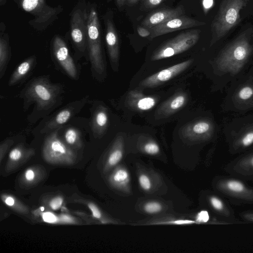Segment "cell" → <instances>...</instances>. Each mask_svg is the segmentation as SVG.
<instances>
[{
	"label": "cell",
	"mask_w": 253,
	"mask_h": 253,
	"mask_svg": "<svg viewBox=\"0 0 253 253\" xmlns=\"http://www.w3.org/2000/svg\"><path fill=\"white\" fill-rule=\"evenodd\" d=\"M5 30V25L1 22L0 25V79L4 75L11 56L9 36Z\"/></svg>",
	"instance_id": "cell-19"
},
{
	"label": "cell",
	"mask_w": 253,
	"mask_h": 253,
	"mask_svg": "<svg viewBox=\"0 0 253 253\" xmlns=\"http://www.w3.org/2000/svg\"><path fill=\"white\" fill-rule=\"evenodd\" d=\"M88 2L80 0L73 8L70 19V37L76 53L87 52Z\"/></svg>",
	"instance_id": "cell-6"
},
{
	"label": "cell",
	"mask_w": 253,
	"mask_h": 253,
	"mask_svg": "<svg viewBox=\"0 0 253 253\" xmlns=\"http://www.w3.org/2000/svg\"><path fill=\"white\" fill-rule=\"evenodd\" d=\"M64 197L59 194L48 197L45 199L42 203L51 211H56L61 209L64 204Z\"/></svg>",
	"instance_id": "cell-29"
},
{
	"label": "cell",
	"mask_w": 253,
	"mask_h": 253,
	"mask_svg": "<svg viewBox=\"0 0 253 253\" xmlns=\"http://www.w3.org/2000/svg\"><path fill=\"white\" fill-rule=\"evenodd\" d=\"M244 130L240 137V143L243 146L248 147L253 143V124Z\"/></svg>",
	"instance_id": "cell-30"
},
{
	"label": "cell",
	"mask_w": 253,
	"mask_h": 253,
	"mask_svg": "<svg viewBox=\"0 0 253 253\" xmlns=\"http://www.w3.org/2000/svg\"><path fill=\"white\" fill-rule=\"evenodd\" d=\"M111 12L107 11L103 19L105 27V42L108 55L114 70L117 69L119 59V40Z\"/></svg>",
	"instance_id": "cell-12"
},
{
	"label": "cell",
	"mask_w": 253,
	"mask_h": 253,
	"mask_svg": "<svg viewBox=\"0 0 253 253\" xmlns=\"http://www.w3.org/2000/svg\"><path fill=\"white\" fill-rule=\"evenodd\" d=\"M193 61V59H189L158 72L143 80L140 85L143 87H151L166 82L185 71Z\"/></svg>",
	"instance_id": "cell-13"
},
{
	"label": "cell",
	"mask_w": 253,
	"mask_h": 253,
	"mask_svg": "<svg viewBox=\"0 0 253 253\" xmlns=\"http://www.w3.org/2000/svg\"><path fill=\"white\" fill-rule=\"evenodd\" d=\"M14 143V141L10 138L5 139L0 143V162L1 163L2 160L4 157L7 151Z\"/></svg>",
	"instance_id": "cell-33"
},
{
	"label": "cell",
	"mask_w": 253,
	"mask_h": 253,
	"mask_svg": "<svg viewBox=\"0 0 253 253\" xmlns=\"http://www.w3.org/2000/svg\"><path fill=\"white\" fill-rule=\"evenodd\" d=\"M201 3L204 12L206 14L213 6L214 0H201Z\"/></svg>",
	"instance_id": "cell-39"
},
{
	"label": "cell",
	"mask_w": 253,
	"mask_h": 253,
	"mask_svg": "<svg viewBox=\"0 0 253 253\" xmlns=\"http://www.w3.org/2000/svg\"><path fill=\"white\" fill-rule=\"evenodd\" d=\"M0 199L4 205L19 214L26 215L30 212L29 208L11 194L2 193Z\"/></svg>",
	"instance_id": "cell-27"
},
{
	"label": "cell",
	"mask_w": 253,
	"mask_h": 253,
	"mask_svg": "<svg viewBox=\"0 0 253 253\" xmlns=\"http://www.w3.org/2000/svg\"><path fill=\"white\" fill-rule=\"evenodd\" d=\"M248 0H223L211 23V46L225 36L240 20V11Z\"/></svg>",
	"instance_id": "cell-4"
},
{
	"label": "cell",
	"mask_w": 253,
	"mask_h": 253,
	"mask_svg": "<svg viewBox=\"0 0 253 253\" xmlns=\"http://www.w3.org/2000/svg\"><path fill=\"white\" fill-rule=\"evenodd\" d=\"M215 127L212 122L203 119L190 123L182 129L185 137L191 140L207 139L213 134Z\"/></svg>",
	"instance_id": "cell-14"
},
{
	"label": "cell",
	"mask_w": 253,
	"mask_h": 253,
	"mask_svg": "<svg viewBox=\"0 0 253 253\" xmlns=\"http://www.w3.org/2000/svg\"><path fill=\"white\" fill-rule=\"evenodd\" d=\"M200 32L194 29L179 34L158 48L151 56V60L169 58L188 50L198 42Z\"/></svg>",
	"instance_id": "cell-8"
},
{
	"label": "cell",
	"mask_w": 253,
	"mask_h": 253,
	"mask_svg": "<svg viewBox=\"0 0 253 253\" xmlns=\"http://www.w3.org/2000/svg\"><path fill=\"white\" fill-rule=\"evenodd\" d=\"M251 163H252V165H253V158H252V159Z\"/></svg>",
	"instance_id": "cell-47"
},
{
	"label": "cell",
	"mask_w": 253,
	"mask_h": 253,
	"mask_svg": "<svg viewBox=\"0 0 253 253\" xmlns=\"http://www.w3.org/2000/svg\"><path fill=\"white\" fill-rule=\"evenodd\" d=\"M51 48L55 60L65 73L72 79H77L78 72L76 64L63 38L59 35H55L51 40Z\"/></svg>",
	"instance_id": "cell-9"
},
{
	"label": "cell",
	"mask_w": 253,
	"mask_h": 253,
	"mask_svg": "<svg viewBox=\"0 0 253 253\" xmlns=\"http://www.w3.org/2000/svg\"><path fill=\"white\" fill-rule=\"evenodd\" d=\"M108 180L113 187L121 190L126 189L130 181L129 174L126 169L119 168L110 174Z\"/></svg>",
	"instance_id": "cell-26"
},
{
	"label": "cell",
	"mask_w": 253,
	"mask_h": 253,
	"mask_svg": "<svg viewBox=\"0 0 253 253\" xmlns=\"http://www.w3.org/2000/svg\"><path fill=\"white\" fill-rule=\"evenodd\" d=\"M128 102L133 108L146 111L152 108L157 100L154 97L144 95L136 91H131L129 93Z\"/></svg>",
	"instance_id": "cell-22"
},
{
	"label": "cell",
	"mask_w": 253,
	"mask_h": 253,
	"mask_svg": "<svg viewBox=\"0 0 253 253\" xmlns=\"http://www.w3.org/2000/svg\"><path fill=\"white\" fill-rule=\"evenodd\" d=\"M57 219L59 223L61 224H76L82 225L83 224L81 219L77 218L76 217L70 215L68 213H62L59 215Z\"/></svg>",
	"instance_id": "cell-31"
},
{
	"label": "cell",
	"mask_w": 253,
	"mask_h": 253,
	"mask_svg": "<svg viewBox=\"0 0 253 253\" xmlns=\"http://www.w3.org/2000/svg\"><path fill=\"white\" fill-rule=\"evenodd\" d=\"M64 138L65 143L72 149H80L82 147L81 133L77 128L70 127L66 129Z\"/></svg>",
	"instance_id": "cell-28"
},
{
	"label": "cell",
	"mask_w": 253,
	"mask_h": 253,
	"mask_svg": "<svg viewBox=\"0 0 253 253\" xmlns=\"http://www.w3.org/2000/svg\"><path fill=\"white\" fill-rule=\"evenodd\" d=\"M166 0H145L143 2L144 6L147 9L156 7Z\"/></svg>",
	"instance_id": "cell-38"
},
{
	"label": "cell",
	"mask_w": 253,
	"mask_h": 253,
	"mask_svg": "<svg viewBox=\"0 0 253 253\" xmlns=\"http://www.w3.org/2000/svg\"><path fill=\"white\" fill-rule=\"evenodd\" d=\"M184 11L182 6L174 8L159 9L148 15L141 22V25L147 29H150L171 18L183 15Z\"/></svg>",
	"instance_id": "cell-16"
},
{
	"label": "cell",
	"mask_w": 253,
	"mask_h": 253,
	"mask_svg": "<svg viewBox=\"0 0 253 253\" xmlns=\"http://www.w3.org/2000/svg\"><path fill=\"white\" fill-rule=\"evenodd\" d=\"M209 219V215L208 212L206 211H202L198 213L196 221L198 222H207Z\"/></svg>",
	"instance_id": "cell-40"
},
{
	"label": "cell",
	"mask_w": 253,
	"mask_h": 253,
	"mask_svg": "<svg viewBox=\"0 0 253 253\" xmlns=\"http://www.w3.org/2000/svg\"><path fill=\"white\" fill-rule=\"evenodd\" d=\"M251 29L241 34L226 45L214 61V67L221 74L234 76L242 69L253 50Z\"/></svg>",
	"instance_id": "cell-2"
},
{
	"label": "cell",
	"mask_w": 253,
	"mask_h": 253,
	"mask_svg": "<svg viewBox=\"0 0 253 253\" xmlns=\"http://www.w3.org/2000/svg\"><path fill=\"white\" fill-rule=\"evenodd\" d=\"M87 53L92 75L99 78L105 73L101 30L96 7L88 2Z\"/></svg>",
	"instance_id": "cell-3"
},
{
	"label": "cell",
	"mask_w": 253,
	"mask_h": 253,
	"mask_svg": "<svg viewBox=\"0 0 253 253\" xmlns=\"http://www.w3.org/2000/svg\"><path fill=\"white\" fill-rule=\"evenodd\" d=\"M139 183L141 187L145 191L149 190L151 188V181L146 175L141 174L139 176Z\"/></svg>",
	"instance_id": "cell-36"
},
{
	"label": "cell",
	"mask_w": 253,
	"mask_h": 253,
	"mask_svg": "<svg viewBox=\"0 0 253 253\" xmlns=\"http://www.w3.org/2000/svg\"><path fill=\"white\" fill-rule=\"evenodd\" d=\"M195 222L193 220L188 219H179L176 220L169 221L161 224H170L174 225H183V224H190L195 223Z\"/></svg>",
	"instance_id": "cell-41"
},
{
	"label": "cell",
	"mask_w": 253,
	"mask_h": 253,
	"mask_svg": "<svg viewBox=\"0 0 253 253\" xmlns=\"http://www.w3.org/2000/svg\"><path fill=\"white\" fill-rule=\"evenodd\" d=\"M137 31L138 35L142 37H147L150 36L151 35L150 31L143 26H138L137 28Z\"/></svg>",
	"instance_id": "cell-42"
},
{
	"label": "cell",
	"mask_w": 253,
	"mask_h": 253,
	"mask_svg": "<svg viewBox=\"0 0 253 253\" xmlns=\"http://www.w3.org/2000/svg\"><path fill=\"white\" fill-rule=\"evenodd\" d=\"M123 155V137L119 136L116 139L108 153L105 162L103 170L107 171L115 166L121 160Z\"/></svg>",
	"instance_id": "cell-25"
},
{
	"label": "cell",
	"mask_w": 253,
	"mask_h": 253,
	"mask_svg": "<svg viewBox=\"0 0 253 253\" xmlns=\"http://www.w3.org/2000/svg\"><path fill=\"white\" fill-rule=\"evenodd\" d=\"M71 202L82 204L86 206L91 211V214L101 223H108L110 220L104 215L99 207L93 202L84 198L77 194L72 195L70 198Z\"/></svg>",
	"instance_id": "cell-24"
},
{
	"label": "cell",
	"mask_w": 253,
	"mask_h": 253,
	"mask_svg": "<svg viewBox=\"0 0 253 253\" xmlns=\"http://www.w3.org/2000/svg\"><path fill=\"white\" fill-rule=\"evenodd\" d=\"M108 115L105 108L101 106L94 112L92 121V129L94 137L102 135L107 127Z\"/></svg>",
	"instance_id": "cell-23"
},
{
	"label": "cell",
	"mask_w": 253,
	"mask_h": 253,
	"mask_svg": "<svg viewBox=\"0 0 253 253\" xmlns=\"http://www.w3.org/2000/svg\"><path fill=\"white\" fill-rule=\"evenodd\" d=\"M233 101L238 108L247 109L253 106V84L248 83L240 86L234 95Z\"/></svg>",
	"instance_id": "cell-21"
},
{
	"label": "cell",
	"mask_w": 253,
	"mask_h": 253,
	"mask_svg": "<svg viewBox=\"0 0 253 253\" xmlns=\"http://www.w3.org/2000/svg\"><path fill=\"white\" fill-rule=\"evenodd\" d=\"M126 0H115L117 6L121 8L125 3Z\"/></svg>",
	"instance_id": "cell-44"
},
{
	"label": "cell",
	"mask_w": 253,
	"mask_h": 253,
	"mask_svg": "<svg viewBox=\"0 0 253 253\" xmlns=\"http://www.w3.org/2000/svg\"><path fill=\"white\" fill-rule=\"evenodd\" d=\"M211 203L214 208L216 210H220L223 208L222 202L216 197H212L211 199Z\"/></svg>",
	"instance_id": "cell-43"
},
{
	"label": "cell",
	"mask_w": 253,
	"mask_h": 253,
	"mask_svg": "<svg viewBox=\"0 0 253 253\" xmlns=\"http://www.w3.org/2000/svg\"><path fill=\"white\" fill-rule=\"evenodd\" d=\"M228 188L231 191L234 192H241L244 189L243 184L239 181L231 180L227 183Z\"/></svg>",
	"instance_id": "cell-37"
},
{
	"label": "cell",
	"mask_w": 253,
	"mask_h": 253,
	"mask_svg": "<svg viewBox=\"0 0 253 253\" xmlns=\"http://www.w3.org/2000/svg\"><path fill=\"white\" fill-rule=\"evenodd\" d=\"M35 154L34 149L26 148L22 144L14 147L9 152L4 167V171L9 174L25 164Z\"/></svg>",
	"instance_id": "cell-15"
},
{
	"label": "cell",
	"mask_w": 253,
	"mask_h": 253,
	"mask_svg": "<svg viewBox=\"0 0 253 253\" xmlns=\"http://www.w3.org/2000/svg\"><path fill=\"white\" fill-rule=\"evenodd\" d=\"M62 85L53 84L47 77H40L31 80L21 91L24 109L35 104L28 120L34 123L50 113L62 102Z\"/></svg>",
	"instance_id": "cell-1"
},
{
	"label": "cell",
	"mask_w": 253,
	"mask_h": 253,
	"mask_svg": "<svg viewBox=\"0 0 253 253\" xmlns=\"http://www.w3.org/2000/svg\"><path fill=\"white\" fill-rule=\"evenodd\" d=\"M187 100V95L183 92H178L164 102L157 111L159 118L168 117L182 108Z\"/></svg>",
	"instance_id": "cell-18"
},
{
	"label": "cell",
	"mask_w": 253,
	"mask_h": 253,
	"mask_svg": "<svg viewBox=\"0 0 253 253\" xmlns=\"http://www.w3.org/2000/svg\"><path fill=\"white\" fill-rule=\"evenodd\" d=\"M36 57L32 55L23 61L14 70L8 81L9 86H13L23 80L34 68Z\"/></svg>",
	"instance_id": "cell-20"
},
{
	"label": "cell",
	"mask_w": 253,
	"mask_h": 253,
	"mask_svg": "<svg viewBox=\"0 0 253 253\" xmlns=\"http://www.w3.org/2000/svg\"><path fill=\"white\" fill-rule=\"evenodd\" d=\"M88 96L74 101L65 106L54 116L47 121L40 130L41 133L51 132L62 127L73 116L79 112L88 100Z\"/></svg>",
	"instance_id": "cell-10"
},
{
	"label": "cell",
	"mask_w": 253,
	"mask_h": 253,
	"mask_svg": "<svg viewBox=\"0 0 253 253\" xmlns=\"http://www.w3.org/2000/svg\"><path fill=\"white\" fill-rule=\"evenodd\" d=\"M7 0H0V5L1 6L5 4Z\"/></svg>",
	"instance_id": "cell-46"
},
{
	"label": "cell",
	"mask_w": 253,
	"mask_h": 253,
	"mask_svg": "<svg viewBox=\"0 0 253 253\" xmlns=\"http://www.w3.org/2000/svg\"><path fill=\"white\" fill-rule=\"evenodd\" d=\"M139 0H126V3L128 5H133L135 4Z\"/></svg>",
	"instance_id": "cell-45"
},
{
	"label": "cell",
	"mask_w": 253,
	"mask_h": 253,
	"mask_svg": "<svg viewBox=\"0 0 253 253\" xmlns=\"http://www.w3.org/2000/svg\"><path fill=\"white\" fill-rule=\"evenodd\" d=\"M47 0H14L18 7L33 16L29 24L38 31L45 30L57 20L63 11L61 5L52 7L48 4Z\"/></svg>",
	"instance_id": "cell-5"
},
{
	"label": "cell",
	"mask_w": 253,
	"mask_h": 253,
	"mask_svg": "<svg viewBox=\"0 0 253 253\" xmlns=\"http://www.w3.org/2000/svg\"><path fill=\"white\" fill-rule=\"evenodd\" d=\"M61 127L50 132L46 138L42 148V157L50 164L72 165L77 161V155L72 148L59 138L58 132Z\"/></svg>",
	"instance_id": "cell-7"
},
{
	"label": "cell",
	"mask_w": 253,
	"mask_h": 253,
	"mask_svg": "<svg viewBox=\"0 0 253 253\" xmlns=\"http://www.w3.org/2000/svg\"><path fill=\"white\" fill-rule=\"evenodd\" d=\"M73 213L80 217L87 224H98L101 223L96 219L92 214L89 215L81 211H73Z\"/></svg>",
	"instance_id": "cell-32"
},
{
	"label": "cell",
	"mask_w": 253,
	"mask_h": 253,
	"mask_svg": "<svg viewBox=\"0 0 253 253\" xmlns=\"http://www.w3.org/2000/svg\"><path fill=\"white\" fill-rule=\"evenodd\" d=\"M144 152L149 155H156L160 151L159 145L154 141H149L143 146Z\"/></svg>",
	"instance_id": "cell-34"
},
{
	"label": "cell",
	"mask_w": 253,
	"mask_h": 253,
	"mask_svg": "<svg viewBox=\"0 0 253 253\" xmlns=\"http://www.w3.org/2000/svg\"><path fill=\"white\" fill-rule=\"evenodd\" d=\"M46 175V169L42 166L34 165L22 172L19 178V183L24 188H31L42 181Z\"/></svg>",
	"instance_id": "cell-17"
},
{
	"label": "cell",
	"mask_w": 253,
	"mask_h": 253,
	"mask_svg": "<svg viewBox=\"0 0 253 253\" xmlns=\"http://www.w3.org/2000/svg\"><path fill=\"white\" fill-rule=\"evenodd\" d=\"M206 23L182 15L148 29L151 32L150 38L154 39L176 31L205 25Z\"/></svg>",
	"instance_id": "cell-11"
},
{
	"label": "cell",
	"mask_w": 253,
	"mask_h": 253,
	"mask_svg": "<svg viewBox=\"0 0 253 253\" xmlns=\"http://www.w3.org/2000/svg\"><path fill=\"white\" fill-rule=\"evenodd\" d=\"M161 205L156 202H150L146 203L144 207V211L149 213H156L162 210Z\"/></svg>",
	"instance_id": "cell-35"
}]
</instances>
